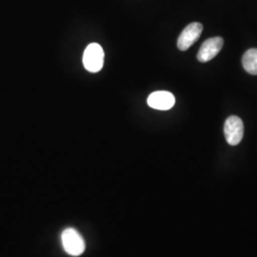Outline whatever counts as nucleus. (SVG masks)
I'll return each instance as SVG.
<instances>
[{"label":"nucleus","mask_w":257,"mask_h":257,"mask_svg":"<svg viewBox=\"0 0 257 257\" xmlns=\"http://www.w3.org/2000/svg\"><path fill=\"white\" fill-rule=\"evenodd\" d=\"M104 51L97 43H92L86 48L83 55V64L90 73L99 72L104 65Z\"/></svg>","instance_id":"obj_1"},{"label":"nucleus","mask_w":257,"mask_h":257,"mask_svg":"<svg viewBox=\"0 0 257 257\" xmlns=\"http://www.w3.org/2000/svg\"><path fill=\"white\" fill-rule=\"evenodd\" d=\"M65 251L72 256H79L85 250V242L79 232L73 228H68L61 235Z\"/></svg>","instance_id":"obj_2"},{"label":"nucleus","mask_w":257,"mask_h":257,"mask_svg":"<svg viewBox=\"0 0 257 257\" xmlns=\"http://www.w3.org/2000/svg\"><path fill=\"white\" fill-rule=\"evenodd\" d=\"M224 135L230 145H238L244 136V125L242 120L234 115L227 118L224 125Z\"/></svg>","instance_id":"obj_3"},{"label":"nucleus","mask_w":257,"mask_h":257,"mask_svg":"<svg viewBox=\"0 0 257 257\" xmlns=\"http://www.w3.org/2000/svg\"><path fill=\"white\" fill-rule=\"evenodd\" d=\"M203 31V25L198 22H193L189 24L184 29L182 33L178 37L177 40V47L180 51H187L190 47L198 40L201 36Z\"/></svg>","instance_id":"obj_4"},{"label":"nucleus","mask_w":257,"mask_h":257,"mask_svg":"<svg viewBox=\"0 0 257 257\" xmlns=\"http://www.w3.org/2000/svg\"><path fill=\"white\" fill-rule=\"evenodd\" d=\"M223 44H224V40L222 37H211L207 39L200 47L199 52L197 54L198 61L205 63L213 59L219 54Z\"/></svg>","instance_id":"obj_5"},{"label":"nucleus","mask_w":257,"mask_h":257,"mask_svg":"<svg viewBox=\"0 0 257 257\" xmlns=\"http://www.w3.org/2000/svg\"><path fill=\"white\" fill-rule=\"evenodd\" d=\"M148 105L156 110H167L175 106V95L170 92L159 91L153 92L148 97Z\"/></svg>","instance_id":"obj_6"},{"label":"nucleus","mask_w":257,"mask_h":257,"mask_svg":"<svg viewBox=\"0 0 257 257\" xmlns=\"http://www.w3.org/2000/svg\"><path fill=\"white\" fill-rule=\"evenodd\" d=\"M242 64L248 74H257V49H249L242 58Z\"/></svg>","instance_id":"obj_7"}]
</instances>
